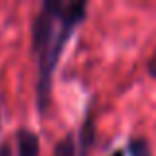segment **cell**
<instances>
[{
  "instance_id": "obj_1",
  "label": "cell",
  "mask_w": 156,
  "mask_h": 156,
  "mask_svg": "<svg viewBox=\"0 0 156 156\" xmlns=\"http://www.w3.org/2000/svg\"><path fill=\"white\" fill-rule=\"evenodd\" d=\"M87 2H61L44 0L40 12L32 22V51L38 59V81H36V105L40 113L50 105L51 79L65 44L73 30L85 20Z\"/></svg>"
},
{
  "instance_id": "obj_2",
  "label": "cell",
  "mask_w": 156,
  "mask_h": 156,
  "mask_svg": "<svg viewBox=\"0 0 156 156\" xmlns=\"http://www.w3.org/2000/svg\"><path fill=\"white\" fill-rule=\"evenodd\" d=\"M16 156H40V136L34 130L22 129L16 130Z\"/></svg>"
},
{
  "instance_id": "obj_3",
  "label": "cell",
  "mask_w": 156,
  "mask_h": 156,
  "mask_svg": "<svg viewBox=\"0 0 156 156\" xmlns=\"http://www.w3.org/2000/svg\"><path fill=\"white\" fill-rule=\"evenodd\" d=\"M53 156H79V148L75 144V138L71 133H67L53 148Z\"/></svg>"
},
{
  "instance_id": "obj_4",
  "label": "cell",
  "mask_w": 156,
  "mask_h": 156,
  "mask_svg": "<svg viewBox=\"0 0 156 156\" xmlns=\"http://www.w3.org/2000/svg\"><path fill=\"white\" fill-rule=\"evenodd\" d=\"M93 138H95V129L91 125V117L85 119L83 126H81V133H79V156H83L87 152V148L91 146Z\"/></svg>"
},
{
  "instance_id": "obj_5",
  "label": "cell",
  "mask_w": 156,
  "mask_h": 156,
  "mask_svg": "<svg viewBox=\"0 0 156 156\" xmlns=\"http://www.w3.org/2000/svg\"><path fill=\"white\" fill-rule=\"evenodd\" d=\"M126 150H129L130 156H150V144L144 136L130 138L129 144H126Z\"/></svg>"
},
{
  "instance_id": "obj_6",
  "label": "cell",
  "mask_w": 156,
  "mask_h": 156,
  "mask_svg": "<svg viewBox=\"0 0 156 156\" xmlns=\"http://www.w3.org/2000/svg\"><path fill=\"white\" fill-rule=\"evenodd\" d=\"M0 156H14V154H12L10 142H2V144H0Z\"/></svg>"
},
{
  "instance_id": "obj_7",
  "label": "cell",
  "mask_w": 156,
  "mask_h": 156,
  "mask_svg": "<svg viewBox=\"0 0 156 156\" xmlns=\"http://www.w3.org/2000/svg\"><path fill=\"white\" fill-rule=\"evenodd\" d=\"M111 156H125V150H115Z\"/></svg>"
}]
</instances>
